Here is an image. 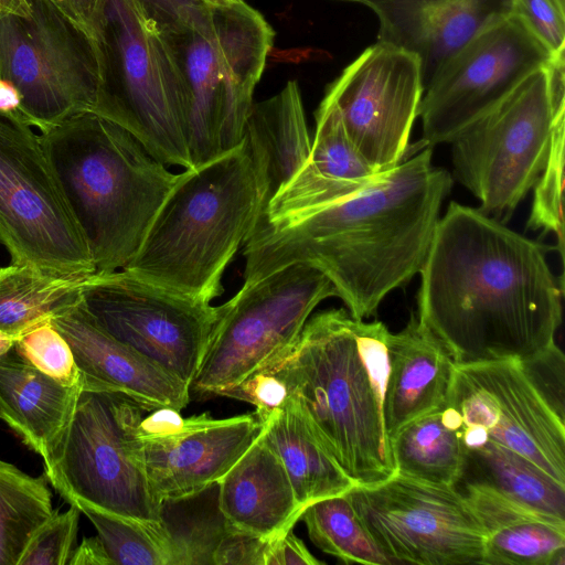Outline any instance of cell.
Returning <instances> with one entry per match:
<instances>
[{"mask_svg": "<svg viewBox=\"0 0 565 565\" xmlns=\"http://www.w3.org/2000/svg\"><path fill=\"white\" fill-rule=\"evenodd\" d=\"M462 441L463 465L458 484L488 489L539 513L565 521V484L521 454L492 440Z\"/></svg>", "mask_w": 565, "mask_h": 565, "instance_id": "27", "label": "cell"}, {"mask_svg": "<svg viewBox=\"0 0 565 565\" xmlns=\"http://www.w3.org/2000/svg\"><path fill=\"white\" fill-rule=\"evenodd\" d=\"M13 350L44 375L65 386H82L81 372L66 339L43 322L15 339Z\"/></svg>", "mask_w": 565, "mask_h": 565, "instance_id": "36", "label": "cell"}, {"mask_svg": "<svg viewBox=\"0 0 565 565\" xmlns=\"http://www.w3.org/2000/svg\"><path fill=\"white\" fill-rule=\"evenodd\" d=\"M384 420L390 439L409 422L446 404L456 369L446 348L412 316L387 339Z\"/></svg>", "mask_w": 565, "mask_h": 565, "instance_id": "23", "label": "cell"}, {"mask_svg": "<svg viewBox=\"0 0 565 565\" xmlns=\"http://www.w3.org/2000/svg\"><path fill=\"white\" fill-rule=\"evenodd\" d=\"M160 31L186 95L189 151L200 166L243 141L275 33L244 0L193 3Z\"/></svg>", "mask_w": 565, "mask_h": 565, "instance_id": "6", "label": "cell"}, {"mask_svg": "<svg viewBox=\"0 0 565 565\" xmlns=\"http://www.w3.org/2000/svg\"><path fill=\"white\" fill-rule=\"evenodd\" d=\"M30 13L0 11V78L19 93L40 132L81 113H95L99 49L50 0H28Z\"/></svg>", "mask_w": 565, "mask_h": 565, "instance_id": "10", "label": "cell"}, {"mask_svg": "<svg viewBox=\"0 0 565 565\" xmlns=\"http://www.w3.org/2000/svg\"><path fill=\"white\" fill-rule=\"evenodd\" d=\"M0 11L28 15L30 6L28 0H0Z\"/></svg>", "mask_w": 565, "mask_h": 565, "instance_id": "47", "label": "cell"}, {"mask_svg": "<svg viewBox=\"0 0 565 565\" xmlns=\"http://www.w3.org/2000/svg\"><path fill=\"white\" fill-rule=\"evenodd\" d=\"M388 329L348 310L307 320L295 344L274 361L313 434L356 486L392 478L384 420Z\"/></svg>", "mask_w": 565, "mask_h": 565, "instance_id": "3", "label": "cell"}, {"mask_svg": "<svg viewBox=\"0 0 565 565\" xmlns=\"http://www.w3.org/2000/svg\"><path fill=\"white\" fill-rule=\"evenodd\" d=\"M0 115L13 117L30 124L24 114L18 90L2 78H0Z\"/></svg>", "mask_w": 565, "mask_h": 565, "instance_id": "46", "label": "cell"}, {"mask_svg": "<svg viewBox=\"0 0 565 565\" xmlns=\"http://www.w3.org/2000/svg\"><path fill=\"white\" fill-rule=\"evenodd\" d=\"M267 542L232 526L214 556V565H264Z\"/></svg>", "mask_w": 565, "mask_h": 565, "instance_id": "40", "label": "cell"}, {"mask_svg": "<svg viewBox=\"0 0 565 565\" xmlns=\"http://www.w3.org/2000/svg\"><path fill=\"white\" fill-rule=\"evenodd\" d=\"M79 514L75 504L55 512L33 533L18 565H67L75 550Z\"/></svg>", "mask_w": 565, "mask_h": 565, "instance_id": "37", "label": "cell"}, {"mask_svg": "<svg viewBox=\"0 0 565 565\" xmlns=\"http://www.w3.org/2000/svg\"><path fill=\"white\" fill-rule=\"evenodd\" d=\"M565 57L525 77L502 102L466 127L451 145L454 178L503 223L533 189L565 115Z\"/></svg>", "mask_w": 565, "mask_h": 565, "instance_id": "8", "label": "cell"}, {"mask_svg": "<svg viewBox=\"0 0 565 565\" xmlns=\"http://www.w3.org/2000/svg\"><path fill=\"white\" fill-rule=\"evenodd\" d=\"M95 114L131 132L164 166L193 168L186 95L160 29L137 0H103Z\"/></svg>", "mask_w": 565, "mask_h": 565, "instance_id": "7", "label": "cell"}, {"mask_svg": "<svg viewBox=\"0 0 565 565\" xmlns=\"http://www.w3.org/2000/svg\"><path fill=\"white\" fill-rule=\"evenodd\" d=\"M244 137L268 202L300 170L311 149L296 81L288 82L273 97L253 104Z\"/></svg>", "mask_w": 565, "mask_h": 565, "instance_id": "25", "label": "cell"}, {"mask_svg": "<svg viewBox=\"0 0 565 565\" xmlns=\"http://www.w3.org/2000/svg\"><path fill=\"white\" fill-rule=\"evenodd\" d=\"M564 184V116L553 131L547 162L534 184V198L527 226L553 233L558 241V252L564 254L563 220Z\"/></svg>", "mask_w": 565, "mask_h": 565, "instance_id": "35", "label": "cell"}, {"mask_svg": "<svg viewBox=\"0 0 565 565\" xmlns=\"http://www.w3.org/2000/svg\"><path fill=\"white\" fill-rule=\"evenodd\" d=\"M512 13L555 57H564V0H511Z\"/></svg>", "mask_w": 565, "mask_h": 565, "instance_id": "38", "label": "cell"}, {"mask_svg": "<svg viewBox=\"0 0 565 565\" xmlns=\"http://www.w3.org/2000/svg\"><path fill=\"white\" fill-rule=\"evenodd\" d=\"M218 396L253 404L260 423L289 398L287 387L274 361L254 371L238 384L221 392Z\"/></svg>", "mask_w": 565, "mask_h": 565, "instance_id": "39", "label": "cell"}, {"mask_svg": "<svg viewBox=\"0 0 565 565\" xmlns=\"http://www.w3.org/2000/svg\"><path fill=\"white\" fill-rule=\"evenodd\" d=\"M96 274L125 268L181 173H172L120 125L95 113L40 132Z\"/></svg>", "mask_w": 565, "mask_h": 565, "instance_id": "4", "label": "cell"}, {"mask_svg": "<svg viewBox=\"0 0 565 565\" xmlns=\"http://www.w3.org/2000/svg\"><path fill=\"white\" fill-rule=\"evenodd\" d=\"M452 188L425 147L360 191L280 226L258 222L245 243L244 284L294 264L320 270L356 319L373 316L419 274Z\"/></svg>", "mask_w": 565, "mask_h": 565, "instance_id": "2", "label": "cell"}, {"mask_svg": "<svg viewBox=\"0 0 565 565\" xmlns=\"http://www.w3.org/2000/svg\"><path fill=\"white\" fill-rule=\"evenodd\" d=\"M193 1L198 2V3L206 4V6H225V4L236 2L238 0H193Z\"/></svg>", "mask_w": 565, "mask_h": 565, "instance_id": "50", "label": "cell"}, {"mask_svg": "<svg viewBox=\"0 0 565 565\" xmlns=\"http://www.w3.org/2000/svg\"><path fill=\"white\" fill-rule=\"evenodd\" d=\"M324 562L317 559L299 540L292 530L268 540L264 565H321Z\"/></svg>", "mask_w": 565, "mask_h": 565, "instance_id": "41", "label": "cell"}, {"mask_svg": "<svg viewBox=\"0 0 565 565\" xmlns=\"http://www.w3.org/2000/svg\"><path fill=\"white\" fill-rule=\"evenodd\" d=\"M97 43L103 0H50Z\"/></svg>", "mask_w": 565, "mask_h": 565, "instance_id": "42", "label": "cell"}, {"mask_svg": "<svg viewBox=\"0 0 565 565\" xmlns=\"http://www.w3.org/2000/svg\"><path fill=\"white\" fill-rule=\"evenodd\" d=\"M67 502L95 526L114 565H171L170 539L161 521L125 518L78 500Z\"/></svg>", "mask_w": 565, "mask_h": 565, "instance_id": "34", "label": "cell"}, {"mask_svg": "<svg viewBox=\"0 0 565 565\" xmlns=\"http://www.w3.org/2000/svg\"><path fill=\"white\" fill-rule=\"evenodd\" d=\"M0 419L8 424L13 430L19 431V427L12 415L4 407L2 402L0 401Z\"/></svg>", "mask_w": 565, "mask_h": 565, "instance_id": "49", "label": "cell"}, {"mask_svg": "<svg viewBox=\"0 0 565 565\" xmlns=\"http://www.w3.org/2000/svg\"><path fill=\"white\" fill-rule=\"evenodd\" d=\"M311 542L343 563L390 565L345 493L316 501L302 511Z\"/></svg>", "mask_w": 565, "mask_h": 565, "instance_id": "33", "label": "cell"}, {"mask_svg": "<svg viewBox=\"0 0 565 565\" xmlns=\"http://www.w3.org/2000/svg\"><path fill=\"white\" fill-rule=\"evenodd\" d=\"M146 15L158 26L163 29L173 23L183 11L194 2L193 0H137Z\"/></svg>", "mask_w": 565, "mask_h": 565, "instance_id": "44", "label": "cell"}, {"mask_svg": "<svg viewBox=\"0 0 565 565\" xmlns=\"http://www.w3.org/2000/svg\"><path fill=\"white\" fill-rule=\"evenodd\" d=\"M15 338L0 330V356L13 349Z\"/></svg>", "mask_w": 565, "mask_h": 565, "instance_id": "48", "label": "cell"}, {"mask_svg": "<svg viewBox=\"0 0 565 565\" xmlns=\"http://www.w3.org/2000/svg\"><path fill=\"white\" fill-rule=\"evenodd\" d=\"M51 322L74 353L83 390L124 394L146 412L158 408L181 412L188 405V384L113 338L79 303Z\"/></svg>", "mask_w": 565, "mask_h": 565, "instance_id": "19", "label": "cell"}, {"mask_svg": "<svg viewBox=\"0 0 565 565\" xmlns=\"http://www.w3.org/2000/svg\"><path fill=\"white\" fill-rule=\"evenodd\" d=\"M90 275L60 276L17 263L0 267V330L17 339L77 306Z\"/></svg>", "mask_w": 565, "mask_h": 565, "instance_id": "29", "label": "cell"}, {"mask_svg": "<svg viewBox=\"0 0 565 565\" xmlns=\"http://www.w3.org/2000/svg\"><path fill=\"white\" fill-rule=\"evenodd\" d=\"M217 482L191 495L163 500L160 520L171 550V565L211 564L232 525L218 507Z\"/></svg>", "mask_w": 565, "mask_h": 565, "instance_id": "31", "label": "cell"}, {"mask_svg": "<svg viewBox=\"0 0 565 565\" xmlns=\"http://www.w3.org/2000/svg\"><path fill=\"white\" fill-rule=\"evenodd\" d=\"M463 440L486 438L533 461L565 484V424L516 359L457 365L444 405Z\"/></svg>", "mask_w": 565, "mask_h": 565, "instance_id": "13", "label": "cell"}, {"mask_svg": "<svg viewBox=\"0 0 565 565\" xmlns=\"http://www.w3.org/2000/svg\"><path fill=\"white\" fill-rule=\"evenodd\" d=\"M267 204L245 140L181 172L130 263L122 269L206 302Z\"/></svg>", "mask_w": 565, "mask_h": 565, "instance_id": "5", "label": "cell"}, {"mask_svg": "<svg viewBox=\"0 0 565 565\" xmlns=\"http://www.w3.org/2000/svg\"><path fill=\"white\" fill-rule=\"evenodd\" d=\"M423 93L417 56L377 41L343 70L324 97L337 106L355 149L383 173L406 156Z\"/></svg>", "mask_w": 565, "mask_h": 565, "instance_id": "17", "label": "cell"}, {"mask_svg": "<svg viewBox=\"0 0 565 565\" xmlns=\"http://www.w3.org/2000/svg\"><path fill=\"white\" fill-rule=\"evenodd\" d=\"M79 305L108 334L191 385L222 312L125 269L92 274Z\"/></svg>", "mask_w": 565, "mask_h": 565, "instance_id": "15", "label": "cell"}, {"mask_svg": "<svg viewBox=\"0 0 565 565\" xmlns=\"http://www.w3.org/2000/svg\"><path fill=\"white\" fill-rule=\"evenodd\" d=\"M377 41L417 56L424 90L475 35L512 13L511 0H382Z\"/></svg>", "mask_w": 565, "mask_h": 565, "instance_id": "20", "label": "cell"}, {"mask_svg": "<svg viewBox=\"0 0 565 565\" xmlns=\"http://www.w3.org/2000/svg\"><path fill=\"white\" fill-rule=\"evenodd\" d=\"M459 490L484 532L483 565H564L565 521L539 513L488 489Z\"/></svg>", "mask_w": 565, "mask_h": 565, "instance_id": "24", "label": "cell"}, {"mask_svg": "<svg viewBox=\"0 0 565 565\" xmlns=\"http://www.w3.org/2000/svg\"><path fill=\"white\" fill-rule=\"evenodd\" d=\"M396 475L456 488L462 472L463 441L446 418L444 406L402 427L392 438Z\"/></svg>", "mask_w": 565, "mask_h": 565, "instance_id": "30", "label": "cell"}, {"mask_svg": "<svg viewBox=\"0 0 565 565\" xmlns=\"http://www.w3.org/2000/svg\"><path fill=\"white\" fill-rule=\"evenodd\" d=\"M418 321L457 365L531 360L553 348L563 282L546 247L451 202L419 271Z\"/></svg>", "mask_w": 565, "mask_h": 565, "instance_id": "1", "label": "cell"}, {"mask_svg": "<svg viewBox=\"0 0 565 565\" xmlns=\"http://www.w3.org/2000/svg\"><path fill=\"white\" fill-rule=\"evenodd\" d=\"M82 386H65L44 375L13 349L0 356V401L18 434L47 461L75 408Z\"/></svg>", "mask_w": 565, "mask_h": 565, "instance_id": "26", "label": "cell"}, {"mask_svg": "<svg viewBox=\"0 0 565 565\" xmlns=\"http://www.w3.org/2000/svg\"><path fill=\"white\" fill-rule=\"evenodd\" d=\"M379 174L350 141L337 106L324 97L307 161L268 200L259 221L269 226L290 223L360 191Z\"/></svg>", "mask_w": 565, "mask_h": 565, "instance_id": "21", "label": "cell"}, {"mask_svg": "<svg viewBox=\"0 0 565 565\" xmlns=\"http://www.w3.org/2000/svg\"><path fill=\"white\" fill-rule=\"evenodd\" d=\"M67 565H114L108 553L97 536L84 537L75 547Z\"/></svg>", "mask_w": 565, "mask_h": 565, "instance_id": "45", "label": "cell"}, {"mask_svg": "<svg viewBox=\"0 0 565 565\" xmlns=\"http://www.w3.org/2000/svg\"><path fill=\"white\" fill-rule=\"evenodd\" d=\"M54 513L46 476L0 459V565H18L33 533Z\"/></svg>", "mask_w": 565, "mask_h": 565, "instance_id": "32", "label": "cell"}, {"mask_svg": "<svg viewBox=\"0 0 565 565\" xmlns=\"http://www.w3.org/2000/svg\"><path fill=\"white\" fill-rule=\"evenodd\" d=\"M262 428L285 466L302 511L356 486L319 441L292 397L262 422Z\"/></svg>", "mask_w": 565, "mask_h": 565, "instance_id": "28", "label": "cell"}, {"mask_svg": "<svg viewBox=\"0 0 565 565\" xmlns=\"http://www.w3.org/2000/svg\"><path fill=\"white\" fill-rule=\"evenodd\" d=\"M337 297L318 269L294 264L242 288L225 303L190 385L196 395H220L288 351L309 316Z\"/></svg>", "mask_w": 565, "mask_h": 565, "instance_id": "11", "label": "cell"}, {"mask_svg": "<svg viewBox=\"0 0 565 565\" xmlns=\"http://www.w3.org/2000/svg\"><path fill=\"white\" fill-rule=\"evenodd\" d=\"M146 411L115 392L81 391L45 476L66 500L141 521L160 522L138 435Z\"/></svg>", "mask_w": 565, "mask_h": 565, "instance_id": "9", "label": "cell"}, {"mask_svg": "<svg viewBox=\"0 0 565 565\" xmlns=\"http://www.w3.org/2000/svg\"><path fill=\"white\" fill-rule=\"evenodd\" d=\"M262 429L257 415L214 419L207 413L188 417L175 435L145 440L143 458L156 499L196 493L233 466Z\"/></svg>", "mask_w": 565, "mask_h": 565, "instance_id": "18", "label": "cell"}, {"mask_svg": "<svg viewBox=\"0 0 565 565\" xmlns=\"http://www.w3.org/2000/svg\"><path fill=\"white\" fill-rule=\"evenodd\" d=\"M391 564H481L486 532L465 495L451 487L394 475L345 493Z\"/></svg>", "mask_w": 565, "mask_h": 565, "instance_id": "14", "label": "cell"}, {"mask_svg": "<svg viewBox=\"0 0 565 565\" xmlns=\"http://www.w3.org/2000/svg\"><path fill=\"white\" fill-rule=\"evenodd\" d=\"M188 418L173 408H158L139 423L138 435L142 441L175 435L186 425Z\"/></svg>", "mask_w": 565, "mask_h": 565, "instance_id": "43", "label": "cell"}, {"mask_svg": "<svg viewBox=\"0 0 565 565\" xmlns=\"http://www.w3.org/2000/svg\"><path fill=\"white\" fill-rule=\"evenodd\" d=\"M555 60L515 14L491 23L425 88L418 108L424 143L431 148L450 142L531 73Z\"/></svg>", "mask_w": 565, "mask_h": 565, "instance_id": "16", "label": "cell"}, {"mask_svg": "<svg viewBox=\"0 0 565 565\" xmlns=\"http://www.w3.org/2000/svg\"><path fill=\"white\" fill-rule=\"evenodd\" d=\"M0 241L11 263L60 276L95 273L44 151L40 135L0 115Z\"/></svg>", "mask_w": 565, "mask_h": 565, "instance_id": "12", "label": "cell"}, {"mask_svg": "<svg viewBox=\"0 0 565 565\" xmlns=\"http://www.w3.org/2000/svg\"><path fill=\"white\" fill-rule=\"evenodd\" d=\"M342 1L359 2V3L365 4L366 7H369L372 3L382 1V0H342Z\"/></svg>", "mask_w": 565, "mask_h": 565, "instance_id": "51", "label": "cell"}, {"mask_svg": "<svg viewBox=\"0 0 565 565\" xmlns=\"http://www.w3.org/2000/svg\"><path fill=\"white\" fill-rule=\"evenodd\" d=\"M217 490L227 522L265 540L292 530L302 513L285 466L263 428L218 479Z\"/></svg>", "mask_w": 565, "mask_h": 565, "instance_id": "22", "label": "cell"}]
</instances>
